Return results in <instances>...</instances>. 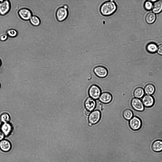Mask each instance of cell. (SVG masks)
<instances>
[{
	"instance_id": "30",
	"label": "cell",
	"mask_w": 162,
	"mask_h": 162,
	"mask_svg": "<svg viewBox=\"0 0 162 162\" xmlns=\"http://www.w3.org/2000/svg\"><path fill=\"white\" fill-rule=\"evenodd\" d=\"M3 0H0V3H1V2H2L3 1Z\"/></svg>"
},
{
	"instance_id": "9",
	"label": "cell",
	"mask_w": 162,
	"mask_h": 162,
	"mask_svg": "<svg viewBox=\"0 0 162 162\" xmlns=\"http://www.w3.org/2000/svg\"><path fill=\"white\" fill-rule=\"evenodd\" d=\"M129 125L132 130H138L141 128L142 125V122L139 118L134 116L130 120Z\"/></svg>"
},
{
	"instance_id": "19",
	"label": "cell",
	"mask_w": 162,
	"mask_h": 162,
	"mask_svg": "<svg viewBox=\"0 0 162 162\" xmlns=\"http://www.w3.org/2000/svg\"><path fill=\"white\" fill-rule=\"evenodd\" d=\"M123 115L124 118L125 120H130L133 117V114L131 110L127 109L123 111Z\"/></svg>"
},
{
	"instance_id": "29",
	"label": "cell",
	"mask_w": 162,
	"mask_h": 162,
	"mask_svg": "<svg viewBox=\"0 0 162 162\" xmlns=\"http://www.w3.org/2000/svg\"><path fill=\"white\" fill-rule=\"evenodd\" d=\"M91 113V112L87 110L86 111L85 113L86 115L87 116L89 115Z\"/></svg>"
},
{
	"instance_id": "16",
	"label": "cell",
	"mask_w": 162,
	"mask_h": 162,
	"mask_svg": "<svg viewBox=\"0 0 162 162\" xmlns=\"http://www.w3.org/2000/svg\"><path fill=\"white\" fill-rule=\"evenodd\" d=\"M152 11L156 14H159L162 11V1L157 0L154 3L152 6Z\"/></svg>"
},
{
	"instance_id": "24",
	"label": "cell",
	"mask_w": 162,
	"mask_h": 162,
	"mask_svg": "<svg viewBox=\"0 0 162 162\" xmlns=\"http://www.w3.org/2000/svg\"><path fill=\"white\" fill-rule=\"evenodd\" d=\"M6 33L8 37H10L14 38L17 36L18 33L16 30L14 28H10L7 30Z\"/></svg>"
},
{
	"instance_id": "17",
	"label": "cell",
	"mask_w": 162,
	"mask_h": 162,
	"mask_svg": "<svg viewBox=\"0 0 162 162\" xmlns=\"http://www.w3.org/2000/svg\"><path fill=\"white\" fill-rule=\"evenodd\" d=\"M156 19V16L155 13L150 12L148 13L145 17L146 22L149 24H151L154 23Z\"/></svg>"
},
{
	"instance_id": "5",
	"label": "cell",
	"mask_w": 162,
	"mask_h": 162,
	"mask_svg": "<svg viewBox=\"0 0 162 162\" xmlns=\"http://www.w3.org/2000/svg\"><path fill=\"white\" fill-rule=\"evenodd\" d=\"M101 117L100 112L98 110L92 111L89 115L88 120L89 123L92 125L95 124L100 120Z\"/></svg>"
},
{
	"instance_id": "26",
	"label": "cell",
	"mask_w": 162,
	"mask_h": 162,
	"mask_svg": "<svg viewBox=\"0 0 162 162\" xmlns=\"http://www.w3.org/2000/svg\"><path fill=\"white\" fill-rule=\"evenodd\" d=\"M8 36L6 33H3L0 35V41L2 42L6 41L8 38Z\"/></svg>"
},
{
	"instance_id": "18",
	"label": "cell",
	"mask_w": 162,
	"mask_h": 162,
	"mask_svg": "<svg viewBox=\"0 0 162 162\" xmlns=\"http://www.w3.org/2000/svg\"><path fill=\"white\" fill-rule=\"evenodd\" d=\"M13 109L9 113L4 112L1 114L0 116V120L2 123H7L10 121L11 117L10 114Z\"/></svg>"
},
{
	"instance_id": "20",
	"label": "cell",
	"mask_w": 162,
	"mask_h": 162,
	"mask_svg": "<svg viewBox=\"0 0 162 162\" xmlns=\"http://www.w3.org/2000/svg\"><path fill=\"white\" fill-rule=\"evenodd\" d=\"M30 24L34 26H39L40 23V20L39 18L36 15H33L29 20Z\"/></svg>"
},
{
	"instance_id": "33",
	"label": "cell",
	"mask_w": 162,
	"mask_h": 162,
	"mask_svg": "<svg viewBox=\"0 0 162 162\" xmlns=\"http://www.w3.org/2000/svg\"></svg>"
},
{
	"instance_id": "21",
	"label": "cell",
	"mask_w": 162,
	"mask_h": 162,
	"mask_svg": "<svg viewBox=\"0 0 162 162\" xmlns=\"http://www.w3.org/2000/svg\"><path fill=\"white\" fill-rule=\"evenodd\" d=\"M155 88L154 86L151 84H148L145 87L144 91L146 94L150 95L153 94L155 92Z\"/></svg>"
},
{
	"instance_id": "13",
	"label": "cell",
	"mask_w": 162,
	"mask_h": 162,
	"mask_svg": "<svg viewBox=\"0 0 162 162\" xmlns=\"http://www.w3.org/2000/svg\"><path fill=\"white\" fill-rule=\"evenodd\" d=\"M12 148L11 142L8 140L4 139L0 141V149L3 151L7 152Z\"/></svg>"
},
{
	"instance_id": "4",
	"label": "cell",
	"mask_w": 162,
	"mask_h": 162,
	"mask_svg": "<svg viewBox=\"0 0 162 162\" xmlns=\"http://www.w3.org/2000/svg\"><path fill=\"white\" fill-rule=\"evenodd\" d=\"M14 129L13 125L10 122L2 123L0 128V130L5 137L10 136L13 132Z\"/></svg>"
},
{
	"instance_id": "15",
	"label": "cell",
	"mask_w": 162,
	"mask_h": 162,
	"mask_svg": "<svg viewBox=\"0 0 162 162\" xmlns=\"http://www.w3.org/2000/svg\"><path fill=\"white\" fill-rule=\"evenodd\" d=\"M152 150L156 152H159L162 151V141L157 140L152 143Z\"/></svg>"
},
{
	"instance_id": "22",
	"label": "cell",
	"mask_w": 162,
	"mask_h": 162,
	"mask_svg": "<svg viewBox=\"0 0 162 162\" xmlns=\"http://www.w3.org/2000/svg\"><path fill=\"white\" fill-rule=\"evenodd\" d=\"M146 49L149 52L154 53L156 52L157 50V47L155 43L151 42L147 45L146 46Z\"/></svg>"
},
{
	"instance_id": "7",
	"label": "cell",
	"mask_w": 162,
	"mask_h": 162,
	"mask_svg": "<svg viewBox=\"0 0 162 162\" xmlns=\"http://www.w3.org/2000/svg\"><path fill=\"white\" fill-rule=\"evenodd\" d=\"M68 15V11L67 9L64 7L59 8L57 10L56 14L57 20L61 22L65 20Z\"/></svg>"
},
{
	"instance_id": "14",
	"label": "cell",
	"mask_w": 162,
	"mask_h": 162,
	"mask_svg": "<svg viewBox=\"0 0 162 162\" xmlns=\"http://www.w3.org/2000/svg\"><path fill=\"white\" fill-rule=\"evenodd\" d=\"M142 102L145 107H149L152 106L154 104V100L153 97L150 95H145L142 99Z\"/></svg>"
},
{
	"instance_id": "10",
	"label": "cell",
	"mask_w": 162,
	"mask_h": 162,
	"mask_svg": "<svg viewBox=\"0 0 162 162\" xmlns=\"http://www.w3.org/2000/svg\"><path fill=\"white\" fill-rule=\"evenodd\" d=\"M131 104L133 108L136 111H142L144 109V106L142 102L138 98H134L132 99Z\"/></svg>"
},
{
	"instance_id": "2",
	"label": "cell",
	"mask_w": 162,
	"mask_h": 162,
	"mask_svg": "<svg viewBox=\"0 0 162 162\" xmlns=\"http://www.w3.org/2000/svg\"><path fill=\"white\" fill-rule=\"evenodd\" d=\"M88 93L90 97L94 100L99 98L101 94L100 88L99 86L95 84L92 85L90 87Z\"/></svg>"
},
{
	"instance_id": "23",
	"label": "cell",
	"mask_w": 162,
	"mask_h": 162,
	"mask_svg": "<svg viewBox=\"0 0 162 162\" xmlns=\"http://www.w3.org/2000/svg\"><path fill=\"white\" fill-rule=\"evenodd\" d=\"M144 91L143 89L140 87L136 88L134 90V95L137 98H141L144 95Z\"/></svg>"
},
{
	"instance_id": "25",
	"label": "cell",
	"mask_w": 162,
	"mask_h": 162,
	"mask_svg": "<svg viewBox=\"0 0 162 162\" xmlns=\"http://www.w3.org/2000/svg\"><path fill=\"white\" fill-rule=\"evenodd\" d=\"M144 6L146 9L150 10L152 8V4L149 0L147 1L145 3Z\"/></svg>"
},
{
	"instance_id": "3",
	"label": "cell",
	"mask_w": 162,
	"mask_h": 162,
	"mask_svg": "<svg viewBox=\"0 0 162 162\" xmlns=\"http://www.w3.org/2000/svg\"><path fill=\"white\" fill-rule=\"evenodd\" d=\"M18 14L20 18L25 21L29 20L33 15L31 11L29 9L25 8L19 9L18 12Z\"/></svg>"
},
{
	"instance_id": "8",
	"label": "cell",
	"mask_w": 162,
	"mask_h": 162,
	"mask_svg": "<svg viewBox=\"0 0 162 162\" xmlns=\"http://www.w3.org/2000/svg\"><path fill=\"white\" fill-rule=\"evenodd\" d=\"M93 72L96 76L100 78L105 77L108 74L107 69L102 66H98L95 67L93 69Z\"/></svg>"
},
{
	"instance_id": "6",
	"label": "cell",
	"mask_w": 162,
	"mask_h": 162,
	"mask_svg": "<svg viewBox=\"0 0 162 162\" xmlns=\"http://www.w3.org/2000/svg\"><path fill=\"white\" fill-rule=\"evenodd\" d=\"M11 8V4L8 0H3L0 3V15L4 16L7 14L10 11Z\"/></svg>"
},
{
	"instance_id": "27",
	"label": "cell",
	"mask_w": 162,
	"mask_h": 162,
	"mask_svg": "<svg viewBox=\"0 0 162 162\" xmlns=\"http://www.w3.org/2000/svg\"><path fill=\"white\" fill-rule=\"evenodd\" d=\"M158 53L161 55H162V44H160L158 46L157 49Z\"/></svg>"
},
{
	"instance_id": "31",
	"label": "cell",
	"mask_w": 162,
	"mask_h": 162,
	"mask_svg": "<svg viewBox=\"0 0 162 162\" xmlns=\"http://www.w3.org/2000/svg\"><path fill=\"white\" fill-rule=\"evenodd\" d=\"M1 62L0 60V66L1 65Z\"/></svg>"
},
{
	"instance_id": "11",
	"label": "cell",
	"mask_w": 162,
	"mask_h": 162,
	"mask_svg": "<svg viewBox=\"0 0 162 162\" xmlns=\"http://www.w3.org/2000/svg\"><path fill=\"white\" fill-rule=\"evenodd\" d=\"M84 105L86 110L91 112L93 111L95 108L96 102L95 100L89 97L85 101Z\"/></svg>"
},
{
	"instance_id": "28",
	"label": "cell",
	"mask_w": 162,
	"mask_h": 162,
	"mask_svg": "<svg viewBox=\"0 0 162 162\" xmlns=\"http://www.w3.org/2000/svg\"><path fill=\"white\" fill-rule=\"evenodd\" d=\"M5 136L0 130V141L4 139Z\"/></svg>"
},
{
	"instance_id": "32",
	"label": "cell",
	"mask_w": 162,
	"mask_h": 162,
	"mask_svg": "<svg viewBox=\"0 0 162 162\" xmlns=\"http://www.w3.org/2000/svg\"></svg>"
},
{
	"instance_id": "12",
	"label": "cell",
	"mask_w": 162,
	"mask_h": 162,
	"mask_svg": "<svg viewBox=\"0 0 162 162\" xmlns=\"http://www.w3.org/2000/svg\"><path fill=\"white\" fill-rule=\"evenodd\" d=\"M99 101L104 104H108L110 103L112 99V96L109 92H105L101 93L99 98Z\"/></svg>"
},
{
	"instance_id": "1",
	"label": "cell",
	"mask_w": 162,
	"mask_h": 162,
	"mask_svg": "<svg viewBox=\"0 0 162 162\" xmlns=\"http://www.w3.org/2000/svg\"><path fill=\"white\" fill-rule=\"evenodd\" d=\"M117 5L113 0H108L103 3L100 8V11L101 14L105 16L112 15L117 10Z\"/></svg>"
}]
</instances>
